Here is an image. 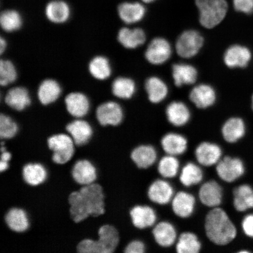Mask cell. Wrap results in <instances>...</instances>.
Listing matches in <instances>:
<instances>
[{"label":"cell","instance_id":"cell-36","mask_svg":"<svg viewBox=\"0 0 253 253\" xmlns=\"http://www.w3.org/2000/svg\"><path fill=\"white\" fill-rule=\"evenodd\" d=\"M88 70L93 77L100 81L106 80L112 74L109 60L102 56L95 57L91 60Z\"/></svg>","mask_w":253,"mask_h":253},{"label":"cell","instance_id":"cell-43","mask_svg":"<svg viewBox=\"0 0 253 253\" xmlns=\"http://www.w3.org/2000/svg\"><path fill=\"white\" fill-rule=\"evenodd\" d=\"M236 10L246 14L253 12V0H233Z\"/></svg>","mask_w":253,"mask_h":253},{"label":"cell","instance_id":"cell-25","mask_svg":"<svg viewBox=\"0 0 253 253\" xmlns=\"http://www.w3.org/2000/svg\"><path fill=\"white\" fill-rule=\"evenodd\" d=\"M61 92V87L58 82L53 79H46L40 85L38 97L43 105H48L55 102Z\"/></svg>","mask_w":253,"mask_h":253},{"label":"cell","instance_id":"cell-32","mask_svg":"<svg viewBox=\"0 0 253 253\" xmlns=\"http://www.w3.org/2000/svg\"><path fill=\"white\" fill-rule=\"evenodd\" d=\"M5 219L9 228L16 232H24L29 227L27 215L21 209H11L6 214Z\"/></svg>","mask_w":253,"mask_h":253},{"label":"cell","instance_id":"cell-47","mask_svg":"<svg viewBox=\"0 0 253 253\" xmlns=\"http://www.w3.org/2000/svg\"><path fill=\"white\" fill-rule=\"evenodd\" d=\"M7 47V42L2 37L0 38V53L2 54L5 52Z\"/></svg>","mask_w":253,"mask_h":253},{"label":"cell","instance_id":"cell-8","mask_svg":"<svg viewBox=\"0 0 253 253\" xmlns=\"http://www.w3.org/2000/svg\"><path fill=\"white\" fill-rule=\"evenodd\" d=\"M170 44L163 38H157L151 41L145 51V58L151 64L162 65L171 56Z\"/></svg>","mask_w":253,"mask_h":253},{"label":"cell","instance_id":"cell-41","mask_svg":"<svg viewBox=\"0 0 253 253\" xmlns=\"http://www.w3.org/2000/svg\"><path fill=\"white\" fill-rule=\"evenodd\" d=\"M17 71L15 66L8 60H1L0 62V84L2 86L13 83L17 79Z\"/></svg>","mask_w":253,"mask_h":253},{"label":"cell","instance_id":"cell-2","mask_svg":"<svg viewBox=\"0 0 253 253\" xmlns=\"http://www.w3.org/2000/svg\"><path fill=\"white\" fill-rule=\"evenodd\" d=\"M205 230L211 242L224 246L235 238L237 231L226 211L220 208H214L207 214Z\"/></svg>","mask_w":253,"mask_h":253},{"label":"cell","instance_id":"cell-45","mask_svg":"<svg viewBox=\"0 0 253 253\" xmlns=\"http://www.w3.org/2000/svg\"><path fill=\"white\" fill-rule=\"evenodd\" d=\"M242 227L246 235L253 238V214H249L244 218Z\"/></svg>","mask_w":253,"mask_h":253},{"label":"cell","instance_id":"cell-37","mask_svg":"<svg viewBox=\"0 0 253 253\" xmlns=\"http://www.w3.org/2000/svg\"><path fill=\"white\" fill-rule=\"evenodd\" d=\"M201 249V245L198 237L190 232L181 234L176 246V252L179 253H198Z\"/></svg>","mask_w":253,"mask_h":253},{"label":"cell","instance_id":"cell-24","mask_svg":"<svg viewBox=\"0 0 253 253\" xmlns=\"http://www.w3.org/2000/svg\"><path fill=\"white\" fill-rule=\"evenodd\" d=\"M166 115L170 123L176 126H184L191 118V113L186 104L180 102H173L168 106Z\"/></svg>","mask_w":253,"mask_h":253},{"label":"cell","instance_id":"cell-22","mask_svg":"<svg viewBox=\"0 0 253 253\" xmlns=\"http://www.w3.org/2000/svg\"><path fill=\"white\" fill-rule=\"evenodd\" d=\"M6 104L12 109L23 111L31 103L29 92L24 87H15L9 90L5 98Z\"/></svg>","mask_w":253,"mask_h":253},{"label":"cell","instance_id":"cell-48","mask_svg":"<svg viewBox=\"0 0 253 253\" xmlns=\"http://www.w3.org/2000/svg\"><path fill=\"white\" fill-rule=\"evenodd\" d=\"M208 1V0H195L196 5H197V7L199 8L204 5Z\"/></svg>","mask_w":253,"mask_h":253},{"label":"cell","instance_id":"cell-27","mask_svg":"<svg viewBox=\"0 0 253 253\" xmlns=\"http://www.w3.org/2000/svg\"><path fill=\"white\" fill-rule=\"evenodd\" d=\"M246 126L242 119L233 118L224 123L221 132L223 137L227 142L234 143L244 136Z\"/></svg>","mask_w":253,"mask_h":253},{"label":"cell","instance_id":"cell-49","mask_svg":"<svg viewBox=\"0 0 253 253\" xmlns=\"http://www.w3.org/2000/svg\"><path fill=\"white\" fill-rule=\"evenodd\" d=\"M144 2L150 3L155 1V0H142Z\"/></svg>","mask_w":253,"mask_h":253},{"label":"cell","instance_id":"cell-16","mask_svg":"<svg viewBox=\"0 0 253 253\" xmlns=\"http://www.w3.org/2000/svg\"><path fill=\"white\" fill-rule=\"evenodd\" d=\"M66 130L71 135L76 145L86 144L92 136L93 129L89 123L84 120H77L66 126Z\"/></svg>","mask_w":253,"mask_h":253},{"label":"cell","instance_id":"cell-38","mask_svg":"<svg viewBox=\"0 0 253 253\" xmlns=\"http://www.w3.org/2000/svg\"><path fill=\"white\" fill-rule=\"evenodd\" d=\"M179 179L185 186L197 185L203 179V172L196 164L188 163L183 168Z\"/></svg>","mask_w":253,"mask_h":253},{"label":"cell","instance_id":"cell-39","mask_svg":"<svg viewBox=\"0 0 253 253\" xmlns=\"http://www.w3.org/2000/svg\"><path fill=\"white\" fill-rule=\"evenodd\" d=\"M0 24L3 30L11 33L20 29L23 21L21 15L17 11L5 10L0 16Z\"/></svg>","mask_w":253,"mask_h":253},{"label":"cell","instance_id":"cell-29","mask_svg":"<svg viewBox=\"0 0 253 253\" xmlns=\"http://www.w3.org/2000/svg\"><path fill=\"white\" fill-rule=\"evenodd\" d=\"M161 145L166 153L170 156H178L187 149V140L183 136L176 133H169L164 136Z\"/></svg>","mask_w":253,"mask_h":253},{"label":"cell","instance_id":"cell-30","mask_svg":"<svg viewBox=\"0 0 253 253\" xmlns=\"http://www.w3.org/2000/svg\"><path fill=\"white\" fill-rule=\"evenodd\" d=\"M131 157L138 168L145 169L156 162L157 154L151 145H141L132 151Z\"/></svg>","mask_w":253,"mask_h":253},{"label":"cell","instance_id":"cell-44","mask_svg":"<svg viewBox=\"0 0 253 253\" xmlns=\"http://www.w3.org/2000/svg\"><path fill=\"white\" fill-rule=\"evenodd\" d=\"M126 253H143L145 252V245L139 240H135L129 243L125 249Z\"/></svg>","mask_w":253,"mask_h":253},{"label":"cell","instance_id":"cell-28","mask_svg":"<svg viewBox=\"0 0 253 253\" xmlns=\"http://www.w3.org/2000/svg\"><path fill=\"white\" fill-rule=\"evenodd\" d=\"M45 14L52 23L61 24L65 23L70 17L71 9L67 3L57 0L47 4Z\"/></svg>","mask_w":253,"mask_h":253},{"label":"cell","instance_id":"cell-42","mask_svg":"<svg viewBox=\"0 0 253 253\" xmlns=\"http://www.w3.org/2000/svg\"><path fill=\"white\" fill-rule=\"evenodd\" d=\"M18 126L10 117L1 114L0 116V137L9 139L14 137L18 132Z\"/></svg>","mask_w":253,"mask_h":253},{"label":"cell","instance_id":"cell-20","mask_svg":"<svg viewBox=\"0 0 253 253\" xmlns=\"http://www.w3.org/2000/svg\"><path fill=\"white\" fill-rule=\"evenodd\" d=\"M195 199L194 196L185 192H180L174 197L172 207L173 212L182 218L191 216L194 211Z\"/></svg>","mask_w":253,"mask_h":253},{"label":"cell","instance_id":"cell-46","mask_svg":"<svg viewBox=\"0 0 253 253\" xmlns=\"http://www.w3.org/2000/svg\"><path fill=\"white\" fill-rule=\"evenodd\" d=\"M11 154L5 150L1 152V163H0V171H5L8 167V161L11 159Z\"/></svg>","mask_w":253,"mask_h":253},{"label":"cell","instance_id":"cell-50","mask_svg":"<svg viewBox=\"0 0 253 253\" xmlns=\"http://www.w3.org/2000/svg\"><path fill=\"white\" fill-rule=\"evenodd\" d=\"M252 107H253V98H252Z\"/></svg>","mask_w":253,"mask_h":253},{"label":"cell","instance_id":"cell-7","mask_svg":"<svg viewBox=\"0 0 253 253\" xmlns=\"http://www.w3.org/2000/svg\"><path fill=\"white\" fill-rule=\"evenodd\" d=\"M217 175L224 181L232 182L245 173V167L239 158L226 157L217 164Z\"/></svg>","mask_w":253,"mask_h":253},{"label":"cell","instance_id":"cell-6","mask_svg":"<svg viewBox=\"0 0 253 253\" xmlns=\"http://www.w3.org/2000/svg\"><path fill=\"white\" fill-rule=\"evenodd\" d=\"M204 43V38L199 32L195 30L186 31L176 41V52L183 58H192L197 55Z\"/></svg>","mask_w":253,"mask_h":253},{"label":"cell","instance_id":"cell-12","mask_svg":"<svg viewBox=\"0 0 253 253\" xmlns=\"http://www.w3.org/2000/svg\"><path fill=\"white\" fill-rule=\"evenodd\" d=\"M221 148L217 145L211 142H202L195 151L196 157L199 164L210 167L219 163L221 156Z\"/></svg>","mask_w":253,"mask_h":253},{"label":"cell","instance_id":"cell-26","mask_svg":"<svg viewBox=\"0 0 253 253\" xmlns=\"http://www.w3.org/2000/svg\"><path fill=\"white\" fill-rule=\"evenodd\" d=\"M145 90H146L148 99L153 103H159L167 96L169 88L162 79L158 77H151L145 82Z\"/></svg>","mask_w":253,"mask_h":253},{"label":"cell","instance_id":"cell-21","mask_svg":"<svg viewBox=\"0 0 253 253\" xmlns=\"http://www.w3.org/2000/svg\"><path fill=\"white\" fill-rule=\"evenodd\" d=\"M172 77L176 86L194 84L197 81L198 72L194 66L178 63L172 66Z\"/></svg>","mask_w":253,"mask_h":253},{"label":"cell","instance_id":"cell-13","mask_svg":"<svg viewBox=\"0 0 253 253\" xmlns=\"http://www.w3.org/2000/svg\"><path fill=\"white\" fill-rule=\"evenodd\" d=\"M199 197L202 203L207 207L216 208L222 201V189L216 182H207L199 189Z\"/></svg>","mask_w":253,"mask_h":253},{"label":"cell","instance_id":"cell-4","mask_svg":"<svg viewBox=\"0 0 253 253\" xmlns=\"http://www.w3.org/2000/svg\"><path fill=\"white\" fill-rule=\"evenodd\" d=\"M198 9L201 24L211 29L223 20L228 10V4L226 0H208Z\"/></svg>","mask_w":253,"mask_h":253},{"label":"cell","instance_id":"cell-40","mask_svg":"<svg viewBox=\"0 0 253 253\" xmlns=\"http://www.w3.org/2000/svg\"><path fill=\"white\" fill-rule=\"evenodd\" d=\"M179 163L178 160L173 156L164 157L158 164V170L164 178H171L178 173Z\"/></svg>","mask_w":253,"mask_h":253},{"label":"cell","instance_id":"cell-1","mask_svg":"<svg viewBox=\"0 0 253 253\" xmlns=\"http://www.w3.org/2000/svg\"><path fill=\"white\" fill-rule=\"evenodd\" d=\"M104 199L103 188L98 183L85 185L80 191L72 192L69 197L72 220L79 223L89 216L103 214L105 212Z\"/></svg>","mask_w":253,"mask_h":253},{"label":"cell","instance_id":"cell-33","mask_svg":"<svg viewBox=\"0 0 253 253\" xmlns=\"http://www.w3.org/2000/svg\"><path fill=\"white\" fill-rule=\"evenodd\" d=\"M234 206L237 211H244L253 208V189L248 185H243L234 191Z\"/></svg>","mask_w":253,"mask_h":253},{"label":"cell","instance_id":"cell-17","mask_svg":"<svg viewBox=\"0 0 253 253\" xmlns=\"http://www.w3.org/2000/svg\"><path fill=\"white\" fill-rule=\"evenodd\" d=\"M173 191L172 186L164 180H157L150 185L148 195L150 200L160 205H165L171 200Z\"/></svg>","mask_w":253,"mask_h":253},{"label":"cell","instance_id":"cell-14","mask_svg":"<svg viewBox=\"0 0 253 253\" xmlns=\"http://www.w3.org/2000/svg\"><path fill=\"white\" fill-rule=\"evenodd\" d=\"M65 102L68 112L75 118H83L87 115L90 109L88 98L82 93H69L65 97Z\"/></svg>","mask_w":253,"mask_h":253},{"label":"cell","instance_id":"cell-3","mask_svg":"<svg viewBox=\"0 0 253 253\" xmlns=\"http://www.w3.org/2000/svg\"><path fill=\"white\" fill-rule=\"evenodd\" d=\"M97 241L85 239L79 243L77 251L80 253H112L119 242L118 230L111 225H104L99 230Z\"/></svg>","mask_w":253,"mask_h":253},{"label":"cell","instance_id":"cell-34","mask_svg":"<svg viewBox=\"0 0 253 253\" xmlns=\"http://www.w3.org/2000/svg\"><path fill=\"white\" fill-rule=\"evenodd\" d=\"M24 181L31 186H37L45 181L46 170L41 164H28L23 170Z\"/></svg>","mask_w":253,"mask_h":253},{"label":"cell","instance_id":"cell-9","mask_svg":"<svg viewBox=\"0 0 253 253\" xmlns=\"http://www.w3.org/2000/svg\"><path fill=\"white\" fill-rule=\"evenodd\" d=\"M96 118L102 126H118L123 119V109L116 102L104 103L97 108Z\"/></svg>","mask_w":253,"mask_h":253},{"label":"cell","instance_id":"cell-35","mask_svg":"<svg viewBox=\"0 0 253 253\" xmlns=\"http://www.w3.org/2000/svg\"><path fill=\"white\" fill-rule=\"evenodd\" d=\"M135 82L131 79L119 77L115 79L112 84V92L120 99H130L135 92Z\"/></svg>","mask_w":253,"mask_h":253},{"label":"cell","instance_id":"cell-19","mask_svg":"<svg viewBox=\"0 0 253 253\" xmlns=\"http://www.w3.org/2000/svg\"><path fill=\"white\" fill-rule=\"evenodd\" d=\"M118 12L123 22L131 24L142 20L146 13V9L140 3L124 2L119 6Z\"/></svg>","mask_w":253,"mask_h":253},{"label":"cell","instance_id":"cell-15","mask_svg":"<svg viewBox=\"0 0 253 253\" xmlns=\"http://www.w3.org/2000/svg\"><path fill=\"white\" fill-rule=\"evenodd\" d=\"M72 176L79 184L90 185L96 181V169L90 161L86 160L78 161L73 168Z\"/></svg>","mask_w":253,"mask_h":253},{"label":"cell","instance_id":"cell-11","mask_svg":"<svg viewBox=\"0 0 253 253\" xmlns=\"http://www.w3.org/2000/svg\"><path fill=\"white\" fill-rule=\"evenodd\" d=\"M189 98L198 108L207 109L216 102V94L210 85L201 84L193 88Z\"/></svg>","mask_w":253,"mask_h":253},{"label":"cell","instance_id":"cell-5","mask_svg":"<svg viewBox=\"0 0 253 253\" xmlns=\"http://www.w3.org/2000/svg\"><path fill=\"white\" fill-rule=\"evenodd\" d=\"M50 150L53 151L52 160L58 164H64L71 159L74 154L75 142L72 137L64 134L52 136L47 140Z\"/></svg>","mask_w":253,"mask_h":253},{"label":"cell","instance_id":"cell-31","mask_svg":"<svg viewBox=\"0 0 253 253\" xmlns=\"http://www.w3.org/2000/svg\"><path fill=\"white\" fill-rule=\"evenodd\" d=\"M153 233L158 244L164 248L172 246L176 239L175 227L167 221H162L157 224Z\"/></svg>","mask_w":253,"mask_h":253},{"label":"cell","instance_id":"cell-18","mask_svg":"<svg viewBox=\"0 0 253 253\" xmlns=\"http://www.w3.org/2000/svg\"><path fill=\"white\" fill-rule=\"evenodd\" d=\"M130 216L134 226L140 229L153 226L157 220L156 212L148 206H136L130 211Z\"/></svg>","mask_w":253,"mask_h":253},{"label":"cell","instance_id":"cell-10","mask_svg":"<svg viewBox=\"0 0 253 253\" xmlns=\"http://www.w3.org/2000/svg\"><path fill=\"white\" fill-rule=\"evenodd\" d=\"M251 50L239 45L231 46L226 50L224 55V62L230 68H245L252 59Z\"/></svg>","mask_w":253,"mask_h":253},{"label":"cell","instance_id":"cell-23","mask_svg":"<svg viewBox=\"0 0 253 253\" xmlns=\"http://www.w3.org/2000/svg\"><path fill=\"white\" fill-rule=\"evenodd\" d=\"M118 39L126 48L135 49L145 42L146 36L141 28H123L119 32Z\"/></svg>","mask_w":253,"mask_h":253}]
</instances>
